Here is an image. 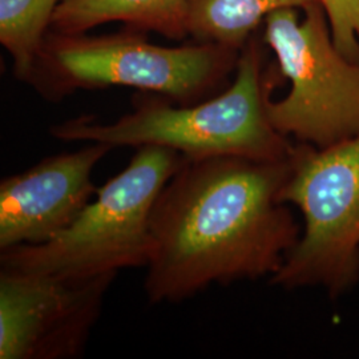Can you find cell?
<instances>
[{"label":"cell","instance_id":"obj_1","mask_svg":"<svg viewBox=\"0 0 359 359\" xmlns=\"http://www.w3.org/2000/svg\"><path fill=\"white\" fill-rule=\"evenodd\" d=\"M289 173V157H184L151 213L149 302L177 304L215 283L271 278L302 231L280 200Z\"/></svg>","mask_w":359,"mask_h":359},{"label":"cell","instance_id":"obj_2","mask_svg":"<svg viewBox=\"0 0 359 359\" xmlns=\"http://www.w3.org/2000/svg\"><path fill=\"white\" fill-rule=\"evenodd\" d=\"M264 60L262 46L253 35L240 52L229 87L212 97L173 105L163 96L147 95L114 123L81 116L53 126L50 133L60 142H103L112 148L156 145L188 158L286 160L294 144L270 121L268 103L278 74L274 67L265 69Z\"/></svg>","mask_w":359,"mask_h":359},{"label":"cell","instance_id":"obj_3","mask_svg":"<svg viewBox=\"0 0 359 359\" xmlns=\"http://www.w3.org/2000/svg\"><path fill=\"white\" fill-rule=\"evenodd\" d=\"M240 52L197 41L156 46L130 28L104 36L50 31L27 84L51 102L79 90L129 87L188 105L217 95Z\"/></svg>","mask_w":359,"mask_h":359},{"label":"cell","instance_id":"obj_4","mask_svg":"<svg viewBox=\"0 0 359 359\" xmlns=\"http://www.w3.org/2000/svg\"><path fill=\"white\" fill-rule=\"evenodd\" d=\"M184 156L144 145L128 165L97 189L93 203L51 241L0 250V269L86 280L129 268H147L154 240L151 213Z\"/></svg>","mask_w":359,"mask_h":359},{"label":"cell","instance_id":"obj_5","mask_svg":"<svg viewBox=\"0 0 359 359\" xmlns=\"http://www.w3.org/2000/svg\"><path fill=\"white\" fill-rule=\"evenodd\" d=\"M289 164L280 200L298 208L304 228L270 280L338 297L359 280V133L323 148L295 142Z\"/></svg>","mask_w":359,"mask_h":359},{"label":"cell","instance_id":"obj_6","mask_svg":"<svg viewBox=\"0 0 359 359\" xmlns=\"http://www.w3.org/2000/svg\"><path fill=\"white\" fill-rule=\"evenodd\" d=\"M264 40L290 81L283 100L268 103L270 121L295 142L323 148L359 133V63L334 44L322 4L283 8L265 19Z\"/></svg>","mask_w":359,"mask_h":359},{"label":"cell","instance_id":"obj_7","mask_svg":"<svg viewBox=\"0 0 359 359\" xmlns=\"http://www.w3.org/2000/svg\"><path fill=\"white\" fill-rule=\"evenodd\" d=\"M116 276L65 280L0 269V359L81 357Z\"/></svg>","mask_w":359,"mask_h":359},{"label":"cell","instance_id":"obj_8","mask_svg":"<svg viewBox=\"0 0 359 359\" xmlns=\"http://www.w3.org/2000/svg\"><path fill=\"white\" fill-rule=\"evenodd\" d=\"M114 148L90 142L53 154L0 182V250L51 241L90 204L96 165Z\"/></svg>","mask_w":359,"mask_h":359},{"label":"cell","instance_id":"obj_9","mask_svg":"<svg viewBox=\"0 0 359 359\" xmlns=\"http://www.w3.org/2000/svg\"><path fill=\"white\" fill-rule=\"evenodd\" d=\"M187 4L188 0H65L55 11L50 31L86 34L95 27L121 22L135 31L182 40L187 38Z\"/></svg>","mask_w":359,"mask_h":359},{"label":"cell","instance_id":"obj_10","mask_svg":"<svg viewBox=\"0 0 359 359\" xmlns=\"http://www.w3.org/2000/svg\"><path fill=\"white\" fill-rule=\"evenodd\" d=\"M321 4L320 0H188L187 38L241 51L270 13Z\"/></svg>","mask_w":359,"mask_h":359},{"label":"cell","instance_id":"obj_11","mask_svg":"<svg viewBox=\"0 0 359 359\" xmlns=\"http://www.w3.org/2000/svg\"><path fill=\"white\" fill-rule=\"evenodd\" d=\"M65 0H0V43L13 59V75L27 83Z\"/></svg>","mask_w":359,"mask_h":359},{"label":"cell","instance_id":"obj_12","mask_svg":"<svg viewBox=\"0 0 359 359\" xmlns=\"http://www.w3.org/2000/svg\"><path fill=\"white\" fill-rule=\"evenodd\" d=\"M334 44L348 60L359 63V0H320Z\"/></svg>","mask_w":359,"mask_h":359}]
</instances>
